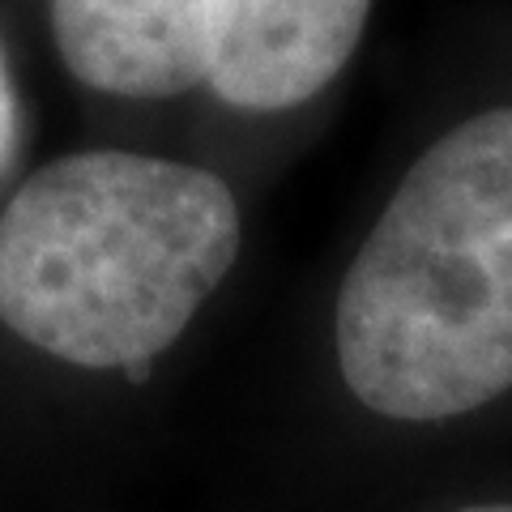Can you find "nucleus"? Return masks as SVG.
<instances>
[{"label":"nucleus","mask_w":512,"mask_h":512,"mask_svg":"<svg viewBox=\"0 0 512 512\" xmlns=\"http://www.w3.org/2000/svg\"><path fill=\"white\" fill-rule=\"evenodd\" d=\"M239 256L227 180L154 154L39 167L0 214V320L43 355L146 384Z\"/></svg>","instance_id":"obj_1"},{"label":"nucleus","mask_w":512,"mask_h":512,"mask_svg":"<svg viewBox=\"0 0 512 512\" xmlns=\"http://www.w3.org/2000/svg\"><path fill=\"white\" fill-rule=\"evenodd\" d=\"M333 325L346 389L384 419H457L512 389V107L461 120L406 171Z\"/></svg>","instance_id":"obj_2"},{"label":"nucleus","mask_w":512,"mask_h":512,"mask_svg":"<svg viewBox=\"0 0 512 512\" xmlns=\"http://www.w3.org/2000/svg\"><path fill=\"white\" fill-rule=\"evenodd\" d=\"M461 512H512V504H470V508H461Z\"/></svg>","instance_id":"obj_6"},{"label":"nucleus","mask_w":512,"mask_h":512,"mask_svg":"<svg viewBox=\"0 0 512 512\" xmlns=\"http://www.w3.org/2000/svg\"><path fill=\"white\" fill-rule=\"evenodd\" d=\"M18 141H22V103H18V90H13L5 47H0V175L18 158Z\"/></svg>","instance_id":"obj_5"},{"label":"nucleus","mask_w":512,"mask_h":512,"mask_svg":"<svg viewBox=\"0 0 512 512\" xmlns=\"http://www.w3.org/2000/svg\"><path fill=\"white\" fill-rule=\"evenodd\" d=\"M52 35L90 90L171 99L205 86V0H52Z\"/></svg>","instance_id":"obj_4"},{"label":"nucleus","mask_w":512,"mask_h":512,"mask_svg":"<svg viewBox=\"0 0 512 512\" xmlns=\"http://www.w3.org/2000/svg\"><path fill=\"white\" fill-rule=\"evenodd\" d=\"M372 0H205V86L222 103L286 111L346 69Z\"/></svg>","instance_id":"obj_3"}]
</instances>
